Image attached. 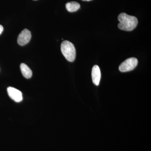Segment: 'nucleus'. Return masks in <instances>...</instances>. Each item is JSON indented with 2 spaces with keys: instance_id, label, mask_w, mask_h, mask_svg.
Returning a JSON list of instances; mask_svg holds the SVG:
<instances>
[{
  "instance_id": "9d476101",
  "label": "nucleus",
  "mask_w": 151,
  "mask_h": 151,
  "mask_svg": "<svg viewBox=\"0 0 151 151\" xmlns=\"http://www.w3.org/2000/svg\"><path fill=\"white\" fill-rule=\"evenodd\" d=\"M84 1H92V0H82Z\"/></svg>"
},
{
  "instance_id": "423d86ee",
  "label": "nucleus",
  "mask_w": 151,
  "mask_h": 151,
  "mask_svg": "<svg viewBox=\"0 0 151 151\" xmlns=\"http://www.w3.org/2000/svg\"><path fill=\"white\" fill-rule=\"evenodd\" d=\"M92 80L95 85L98 86L100 84L101 78V72L100 67L97 65H95L92 68Z\"/></svg>"
},
{
  "instance_id": "1a4fd4ad",
  "label": "nucleus",
  "mask_w": 151,
  "mask_h": 151,
  "mask_svg": "<svg viewBox=\"0 0 151 151\" xmlns=\"http://www.w3.org/2000/svg\"><path fill=\"white\" fill-rule=\"evenodd\" d=\"M3 30H4V27L0 25V35L3 32Z\"/></svg>"
},
{
  "instance_id": "f257e3e1",
  "label": "nucleus",
  "mask_w": 151,
  "mask_h": 151,
  "mask_svg": "<svg viewBox=\"0 0 151 151\" xmlns=\"http://www.w3.org/2000/svg\"><path fill=\"white\" fill-rule=\"evenodd\" d=\"M118 20L119 23L118 27L119 29L126 31H131L137 27L138 23L137 18L129 15L125 13H122L119 15Z\"/></svg>"
},
{
  "instance_id": "0eeeda50",
  "label": "nucleus",
  "mask_w": 151,
  "mask_h": 151,
  "mask_svg": "<svg viewBox=\"0 0 151 151\" xmlns=\"http://www.w3.org/2000/svg\"><path fill=\"white\" fill-rule=\"evenodd\" d=\"M20 69L22 75L25 78H31L32 75V71L26 64L24 63H21L20 65Z\"/></svg>"
},
{
  "instance_id": "7ed1b4c3",
  "label": "nucleus",
  "mask_w": 151,
  "mask_h": 151,
  "mask_svg": "<svg viewBox=\"0 0 151 151\" xmlns=\"http://www.w3.org/2000/svg\"><path fill=\"white\" fill-rule=\"evenodd\" d=\"M138 63V60L135 58H128L120 65L119 67V70L122 72L131 71L137 67Z\"/></svg>"
},
{
  "instance_id": "6e6552de",
  "label": "nucleus",
  "mask_w": 151,
  "mask_h": 151,
  "mask_svg": "<svg viewBox=\"0 0 151 151\" xmlns=\"http://www.w3.org/2000/svg\"><path fill=\"white\" fill-rule=\"evenodd\" d=\"M65 7L68 12H73L79 9L80 8V5L76 2H70L66 4Z\"/></svg>"
},
{
  "instance_id": "9b49d317",
  "label": "nucleus",
  "mask_w": 151,
  "mask_h": 151,
  "mask_svg": "<svg viewBox=\"0 0 151 151\" xmlns=\"http://www.w3.org/2000/svg\"><path fill=\"white\" fill-rule=\"evenodd\" d=\"M35 1H36V0H35Z\"/></svg>"
},
{
  "instance_id": "f03ea898",
  "label": "nucleus",
  "mask_w": 151,
  "mask_h": 151,
  "mask_svg": "<svg viewBox=\"0 0 151 151\" xmlns=\"http://www.w3.org/2000/svg\"><path fill=\"white\" fill-rule=\"evenodd\" d=\"M61 51L63 55L68 61L73 62L75 60L76 51L73 43L68 41L63 42L61 45Z\"/></svg>"
},
{
  "instance_id": "39448f33",
  "label": "nucleus",
  "mask_w": 151,
  "mask_h": 151,
  "mask_svg": "<svg viewBox=\"0 0 151 151\" xmlns=\"http://www.w3.org/2000/svg\"><path fill=\"white\" fill-rule=\"evenodd\" d=\"M7 92L9 97L15 102L19 103L22 100V94L19 90L10 86L7 88Z\"/></svg>"
},
{
  "instance_id": "20e7f679",
  "label": "nucleus",
  "mask_w": 151,
  "mask_h": 151,
  "mask_svg": "<svg viewBox=\"0 0 151 151\" xmlns=\"http://www.w3.org/2000/svg\"><path fill=\"white\" fill-rule=\"evenodd\" d=\"M31 33L28 29H24L19 35L18 37V43L21 46H24L29 43L31 39Z\"/></svg>"
}]
</instances>
